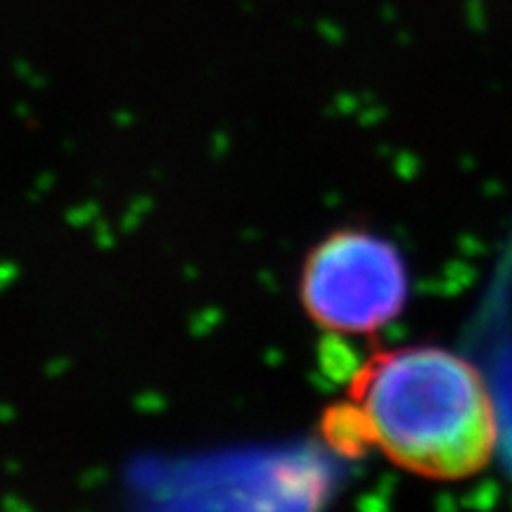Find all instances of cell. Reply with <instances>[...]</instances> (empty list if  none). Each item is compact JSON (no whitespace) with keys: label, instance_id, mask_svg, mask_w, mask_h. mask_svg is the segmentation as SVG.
I'll return each instance as SVG.
<instances>
[{"label":"cell","instance_id":"1","mask_svg":"<svg viewBox=\"0 0 512 512\" xmlns=\"http://www.w3.org/2000/svg\"><path fill=\"white\" fill-rule=\"evenodd\" d=\"M323 437L342 456L380 451L408 475L465 482L494 463L501 418L477 363L437 344L377 349L323 413Z\"/></svg>","mask_w":512,"mask_h":512},{"label":"cell","instance_id":"2","mask_svg":"<svg viewBox=\"0 0 512 512\" xmlns=\"http://www.w3.org/2000/svg\"><path fill=\"white\" fill-rule=\"evenodd\" d=\"M297 292L316 328L335 337H373L406 311L411 273L392 240L368 228H337L304 256Z\"/></svg>","mask_w":512,"mask_h":512}]
</instances>
